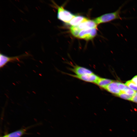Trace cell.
<instances>
[{"label":"cell","instance_id":"5b68a950","mask_svg":"<svg viewBox=\"0 0 137 137\" xmlns=\"http://www.w3.org/2000/svg\"><path fill=\"white\" fill-rule=\"evenodd\" d=\"M74 77L77 78L85 82L95 83L99 77L93 73L91 74H87L82 75L68 74Z\"/></svg>","mask_w":137,"mask_h":137},{"label":"cell","instance_id":"8fae6325","mask_svg":"<svg viewBox=\"0 0 137 137\" xmlns=\"http://www.w3.org/2000/svg\"><path fill=\"white\" fill-rule=\"evenodd\" d=\"M26 130L22 129L12 132L6 135V137H20L25 133Z\"/></svg>","mask_w":137,"mask_h":137},{"label":"cell","instance_id":"ba28073f","mask_svg":"<svg viewBox=\"0 0 137 137\" xmlns=\"http://www.w3.org/2000/svg\"><path fill=\"white\" fill-rule=\"evenodd\" d=\"M118 83L117 82H113L104 88L110 92L118 96L121 92L118 86Z\"/></svg>","mask_w":137,"mask_h":137},{"label":"cell","instance_id":"277c9868","mask_svg":"<svg viewBox=\"0 0 137 137\" xmlns=\"http://www.w3.org/2000/svg\"><path fill=\"white\" fill-rule=\"evenodd\" d=\"M97 33L96 28L84 29L80 31L77 37L88 40L93 39Z\"/></svg>","mask_w":137,"mask_h":137},{"label":"cell","instance_id":"7c38bea8","mask_svg":"<svg viewBox=\"0 0 137 137\" xmlns=\"http://www.w3.org/2000/svg\"><path fill=\"white\" fill-rule=\"evenodd\" d=\"M70 30L72 34L74 36L77 37L81 31L77 26H71L70 28Z\"/></svg>","mask_w":137,"mask_h":137},{"label":"cell","instance_id":"5bb4252c","mask_svg":"<svg viewBox=\"0 0 137 137\" xmlns=\"http://www.w3.org/2000/svg\"><path fill=\"white\" fill-rule=\"evenodd\" d=\"M118 96L122 98L130 100H131L133 96L128 95L125 93L121 92L118 95Z\"/></svg>","mask_w":137,"mask_h":137},{"label":"cell","instance_id":"52a82bcc","mask_svg":"<svg viewBox=\"0 0 137 137\" xmlns=\"http://www.w3.org/2000/svg\"><path fill=\"white\" fill-rule=\"evenodd\" d=\"M97 25L94 20H88L81 23L77 26L81 31L84 29L97 28Z\"/></svg>","mask_w":137,"mask_h":137},{"label":"cell","instance_id":"7a4b0ae2","mask_svg":"<svg viewBox=\"0 0 137 137\" xmlns=\"http://www.w3.org/2000/svg\"><path fill=\"white\" fill-rule=\"evenodd\" d=\"M29 56V55L28 54H25L18 56L9 57L1 53L0 54V68H2L9 62H20L21 59Z\"/></svg>","mask_w":137,"mask_h":137},{"label":"cell","instance_id":"9a60e30c","mask_svg":"<svg viewBox=\"0 0 137 137\" xmlns=\"http://www.w3.org/2000/svg\"><path fill=\"white\" fill-rule=\"evenodd\" d=\"M135 91L130 89L127 86L126 88L123 92L130 95L134 96L136 93Z\"/></svg>","mask_w":137,"mask_h":137},{"label":"cell","instance_id":"d6986e66","mask_svg":"<svg viewBox=\"0 0 137 137\" xmlns=\"http://www.w3.org/2000/svg\"><path fill=\"white\" fill-rule=\"evenodd\" d=\"M135 95H136L137 96V92H136V93L135 94Z\"/></svg>","mask_w":137,"mask_h":137},{"label":"cell","instance_id":"8992f818","mask_svg":"<svg viewBox=\"0 0 137 137\" xmlns=\"http://www.w3.org/2000/svg\"><path fill=\"white\" fill-rule=\"evenodd\" d=\"M71 70L77 75H82L91 74L93 73L92 71L88 69L77 65L74 66Z\"/></svg>","mask_w":137,"mask_h":137},{"label":"cell","instance_id":"ffe728a7","mask_svg":"<svg viewBox=\"0 0 137 137\" xmlns=\"http://www.w3.org/2000/svg\"><path fill=\"white\" fill-rule=\"evenodd\" d=\"M6 137V135H5L3 137Z\"/></svg>","mask_w":137,"mask_h":137},{"label":"cell","instance_id":"9c48e42d","mask_svg":"<svg viewBox=\"0 0 137 137\" xmlns=\"http://www.w3.org/2000/svg\"><path fill=\"white\" fill-rule=\"evenodd\" d=\"M88 19L85 17L80 16H75L68 23L71 26H77Z\"/></svg>","mask_w":137,"mask_h":137},{"label":"cell","instance_id":"ac0fdd59","mask_svg":"<svg viewBox=\"0 0 137 137\" xmlns=\"http://www.w3.org/2000/svg\"><path fill=\"white\" fill-rule=\"evenodd\" d=\"M130 101L137 103V96L135 95L133 96Z\"/></svg>","mask_w":137,"mask_h":137},{"label":"cell","instance_id":"30bf717a","mask_svg":"<svg viewBox=\"0 0 137 137\" xmlns=\"http://www.w3.org/2000/svg\"><path fill=\"white\" fill-rule=\"evenodd\" d=\"M113 82L112 80L99 77L95 84L104 88Z\"/></svg>","mask_w":137,"mask_h":137},{"label":"cell","instance_id":"6da1fadb","mask_svg":"<svg viewBox=\"0 0 137 137\" xmlns=\"http://www.w3.org/2000/svg\"><path fill=\"white\" fill-rule=\"evenodd\" d=\"M123 6H120L118 9L114 12L104 14L95 18L94 21L97 24L109 22L113 20L122 19L121 16V10Z\"/></svg>","mask_w":137,"mask_h":137},{"label":"cell","instance_id":"e0dca14e","mask_svg":"<svg viewBox=\"0 0 137 137\" xmlns=\"http://www.w3.org/2000/svg\"><path fill=\"white\" fill-rule=\"evenodd\" d=\"M131 80L133 83L137 85V75L134 76Z\"/></svg>","mask_w":137,"mask_h":137},{"label":"cell","instance_id":"4fadbf2b","mask_svg":"<svg viewBox=\"0 0 137 137\" xmlns=\"http://www.w3.org/2000/svg\"><path fill=\"white\" fill-rule=\"evenodd\" d=\"M125 84L129 88L135 91H137V85L133 83L131 80L127 81Z\"/></svg>","mask_w":137,"mask_h":137},{"label":"cell","instance_id":"3957f363","mask_svg":"<svg viewBox=\"0 0 137 137\" xmlns=\"http://www.w3.org/2000/svg\"><path fill=\"white\" fill-rule=\"evenodd\" d=\"M57 17L59 20L68 23L75 16L62 7L58 6Z\"/></svg>","mask_w":137,"mask_h":137},{"label":"cell","instance_id":"2e32d148","mask_svg":"<svg viewBox=\"0 0 137 137\" xmlns=\"http://www.w3.org/2000/svg\"><path fill=\"white\" fill-rule=\"evenodd\" d=\"M118 86L121 92H124L127 87V86L125 84L119 82L118 83Z\"/></svg>","mask_w":137,"mask_h":137}]
</instances>
